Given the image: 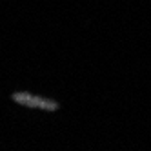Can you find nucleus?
I'll list each match as a JSON object with an SVG mask.
<instances>
[{"instance_id": "f257e3e1", "label": "nucleus", "mask_w": 151, "mask_h": 151, "mask_svg": "<svg viewBox=\"0 0 151 151\" xmlns=\"http://www.w3.org/2000/svg\"><path fill=\"white\" fill-rule=\"evenodd\" d=\"M13 99L17 100V104L20 106H26V107H31V109H42V111H55L57 109V102H53V100H47L44 99V96H37L33 93H15L13 95Z\"/></svg>"}]
</instances>
